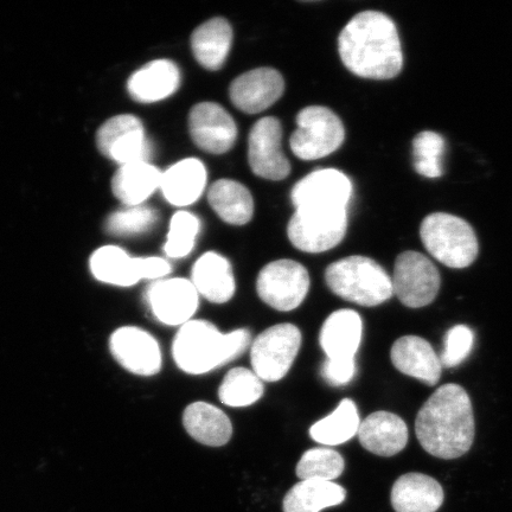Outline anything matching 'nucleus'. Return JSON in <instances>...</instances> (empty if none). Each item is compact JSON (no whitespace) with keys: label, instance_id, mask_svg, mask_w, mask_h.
<instances>
[{"label":"nucleus","instance_id":"1","mask_svg":"<svg viewBox=\"0 0 512 512\" xmlns=\"http://www.w3.org/2000/svg\"><path fill=\"white\" fill-rule=\"evenodd\" d=\"M344 66L363 79L389 80L401 73L403 54L392 18L364 11L350 19L338 38Z\"/></svg>","mask_w":512,"mask_h":512},{"label":"nucleus","instance_id":"2","mask_svg":"<svg viewBox=\"0 0 512 512\" xmlns=\"http://www.w3.org/2000/svg\"><path fill=\"white\" fill-rule=\"evenodd\" d=\"M415 433L433 457L451 460L469 452L476 428L466 390L454 383L435 390L416 416Z\"/></svg>","mask_w":512,"mask_h":512},{"label":"nucleus","instance_id":"3","mask_svg":"<svg viewBox=\"0 0 512 512\" xmlns=\"http://www.w3.org/2000/svg\"><path fill=\"white\" fill-rule=\"evenodd\" d=\"M251 339L247 329L224 335L208 320L192 319L178 330L172 343V356L184 373L203 375L240 357Z\"/></svg>","mask_w":512,"mask_h":512},{"label":"nucleus","instance_id":"4","mask_svg":"<svg viewBox=\"0 0 512 512\" xmlns=\"http://www.w3.org/2000/svg\"><path fill=\"white\" fill-rule=\"evenodd\" d=\"M330 290L347 302L374 307L393 297L392 277L367 256H348L331 264L325 271Z\"/></svg>","mask_w":512,"mask_h":512},{"label":"nucleus","instance_id":"5","mask_svg":"<svg viewBox=\"0 0 512 512\" xmlns=\"http://www.w3.org/2000/svg\"><path fill=\"white\" fill-rule=\"evenodd\" d=\"M420 236L427 252L447 267L466 268L477 259L479 245L475 230L458 216L428 215L421 223Z\"/></svg>","mask_w":512,"mask_h":512},{"label":"nucleus","instance_id":"6","mask_svg":"<svg viewBox=\"0 0 512 512\" xmlns=\"http://www.w3.org/2000/svg\"><path fill=\"white\" fill-rule=\"evenodd\" d=\"M347 229V208L307 204L297 208L288 222L287 235L299 251L323 253L339 245Z\"/></svg>","mask_w":512,"mask_h":512},{"label":"nucleus","instance_id":"7","mask_svg":"<svg viewBox=\"0 0 512 512\" xmlns=\"http://www.w3.org/2000/svg\"><path fill=\"white\" fill-rule=\"evenodd\" d=\"M297 131L290 139L292 152L299 159L317 160L331 155L345 138L342 120L324 106H309L297 115Z\"/></svg>","mask_w":512,"mask_h":512},{"label":"nucleus","instance_id":"8","mask_svg":"<svg viewBox=\"0 0 512 512\" xmlns=\"http://www.w3.org/2000/svg\"><path fill=\"white\" fill-rule=\"evenodd\" d=\"M302 347V332L290 323L261 332L251 349L253 371L261 381L277 382L290 371Z\"/></svg>","mask_w":512,"mask_h":512},{"label":"nucleus","instance_id":"9","mask_svg":"<svg viewBox=\"0 0 512 512\" xmlns=\"http://www.w3.org/2000/svg\"><path fill=\"white\" fill-rule=\"evenodd\" d=\"M309 290V272L299 262L288 259L266 265L256 280V291L262 302L280 312L296 310Z\"/></svg>","mask_w":512,"mask_h":512},{"label":"nucleus","instance_id":"10","mask_svg":"<svg viewBox=\"0 0 512 512\" xmlns=\"http://www.w3.org/2000/svg\"><path fill=\"white\" fill-rule=\"evenodd\" d=\"M91 271L101 283L115 286H133L140 280H159L172 271L162 258H131L124 249L115 246L101 247L91 258Z\"/></svg>","mask_w":512,"mask_h":512},{"label":"nucleus","instance_id":"11","mask_svg":"<svg viewBox=\"0 0 512 512\" xmlns=\"http://www.w3.org/2000/svg\"><path fill=\"white\" fill-rule=\"evenodd\" d=\"M392 281L394 294L411 309L433 303L441 284L438 268L433 262L424 254L412 251L396 258Z\"/></svg>","mask_w":512,"mask_h":512},{"label":"nucleus","instance_id":"12","mask_svg":"<svg viewBox=\"0 0 512 512\" xmlns=\"http://www.w3.org/2000/svg\"><path fill=\"white\" fill-rule=\"evenodd\" d=\"M96 145L102 155L121 165L147 162L151 157L143 123L131 114L107 120L96 134Z\"/></svg>","mask_w":512,"mask_h":512},{"label":"nucleus","instance_id":"13","mask_svg":"<svg viewBox=\"0 0 512 512\" xmlns=\"http://www.w3.org/2000/svg\"><path fill=\"white\" fill-rule=\"evenodd\" d=\"M283 126L277 118L256 121L248 138V162L252 171L268 181H283L291 172V164L281 149Z\"/></svg>","mask_w":512,"mask_h":512},{"label":"nucleus","instance_id":"14","mask_svg":"<svg viewBox=\"0 0 512 512\" xmlns=\"http://www.w3.org/2000/svg\"><path fill=\"white\" fill-rule=\"evenodd\" d=\"M145 300L158 322L182 326L194 317L200 304V294L191 280L159 279L147 287Z\"/></svg>","mask_w":512,"mask_h":512},{"label":"nucleus","instance_id":"15","mask_svg":"<svg viewBox=\"0 0 512 512\" xmlns=\"http://www.w3.org/2000/svg\"><path fill=\"white\" fill-rule=\"evenodd\" d=\"M192 140L204 152L223 155L233 149L238 138V127L226 110L215 102H201L189 114Z\"/></svg>","mask_w":512,"mask_h":512},{"label":"nucleus","instance_id":"16","mask_svg":"<svg viewBox=\"0 0 512 512\" xmlns=\"http://www.w3.org/2000/svg\"><path fill=\"white\" fill-rule=\"evenodd\" d=\"M110 348L115 360L132 374L153 376L162 369V350L156 338L136 326L113 332Z\"/></svg>","mask_w":512,"mask_h":512},{"label":"nucleus","instance_id":"17","mask_svg":"<svg viewBox=\"0 0 512 512\" xmlns=\"http://www.w3.org/2000/svg\"><path fill=\"white\" fill-rule=\"evenodd\" d=\"M285 91L283 75L273 68L253 69L236 78L229 88L230 100L243 113L258 114L277 102Z\"/></svg>","mask_w":512,"mask_h":512},{"label":"nucleus","instance_id":"18","mask_svg":"<svg viewBox=\"0 0 512 512\" xmlns=\"http://www.w3.org/2000/svg\"><path fill=\"white\" fill-rule=\"evenodd\" d=\"M352 196L350 178L336 169L313 171L294 185L292 203L298 208L307 204L348 208Z\"/></svg>","mask_w":512,"mask_h":512},{"label":"nucleus","instance_id":"19","mask_svg":"<svg viewBox=\"0 0 512 512\" xmlns=\"http://www.w3.org/2000/svg\"><path fill=\"white\" fill-rule=\"evenodd\" d=\"M363 336L362 318L354 310H338L325 320L319 343L326 361L356 362L355 356Z\"/></svg>","mask_w":512,"mask_h":512},{"label":"nucleus","instance_id":"20","mask_svg":"<svg viewBox=\"0 0 512 512\" xmlns=\"http://www.w3.org/2000/svg\"><path fill=\"white\" fill-rule=\"evenodd\" d=\"M390 357L400 373L414 377L427 386H437L443 366L426 339L418 336L401 337L394 343Z\"/></svg>","mask_w":512,"mask_h":512},{"label":"nucleus","instance_id":"21","mask_svg":"<svg viewBox=\"0 0 512 512\" xmlns=\"http://www.w3.org/2000/svg\"><path fill=\"white\" fill-rule=\"evenodd\" d=\"M408 427L399 415L375 412L361 422L358 438L367 451L380 457H393L408 443Z\"/></svg>","mask_w":512,"mask_h":512},{"label":"nucleus","instance_id":"22","mask_svg":"<svg viewBox=\"0 0 512 512\" xmlns=\"http://www.w3.org/2000/svg\"><path fill=\"white\" fill-rule=\"evenodd\" d=\"M191 283L200 296L214 304H224L234 297L236 283L232 265L219 253L208 252L195 262Z\"/></svg>","mask_w":512,"mask_h":512},{"label":"nucleus","instance_id":"23","mask_svg":"<svg viewBox=\"0 0 512 512\" xmlns=\"http://www.w3.org/2000/svg\"><path fill=\"white\" fill-rule=\"evenodd\" d=\"M444 499L443 486L437 480L415 472L396 480L390 495L395 512H437Z\"/></svg>","mask_w":512,"mask_h":512},{"label":"nucleus","instance_id":"24","mask_svg":"<svg viewBox=\"0 0 512 512\" xmlns=\"http://www.w3.org/2000/svg\"><path fill=\"white\" fill-rule=\"evenodd\" d=\"M181 85V72L170 60H157L146 64L127 82L132 99L142 104H152L169 98Z\"/></svg>","mask_w":512,"mask_h":512},{"label":"nucleus","instance_id":"25","mask_svg":"<svg viewBox=\"0 0 512 512\" xmlns=\"http://www.w3.org/2000/svg\"><path fill=\"white\" fill-rule=\"evenodd\" d=\"M206 185V166L200 159L188 158L164 172L160 189L172 206L188 207L202 196Z\"/></svg>","mask_w":512,"mask_h":512},{"label":"nucleus","instance_id":"26","mask_svg":"<svg viewBox=\"0 0 512 512\" xmlns=\"http://www.w3.org/2000/svg\"><path fill=\"white\" fill-rule=\"evenodd\" d=\"M233 43V29L227 19L216 17L203 23L191 35V49L203 68L215 72L223 67Z\"/></svg>","mask_w":512,"mask_h":512},{"label":"nucleus","instance_id":"27","mask_svg":"<svg viewBox=\"0 0 512 512\" xmlns=\"http://www.w3.org/2000/svg\"><path fill=\"white\" fill-rule=\"evenodd\" d=\"M183 425L192 439L203 445H226L233 435L232 421L207 402H195L185 408Z\"/></svg>","mask_w":512,"mask_h":512},{"label":"nucleus","instance_id":"28","mask_svg":"<svg viewBox=\"0 0 512 512\" xmlns=\"http://www.w3.org/2000/svg\"><path fill=\"white\" fill-rule=\"evenodd\" d=\"M162 172L149 162L121 165L112 182L113 194L127 207L142 206L160 188Z\"/></svg>","mask_w":512,"mask_h":512},{"label":"nucleus","instance_id":"29","mask_svg":"<svg viewBox=\"0 0 512 512\" xmlns=\"http://www.w3.org/2000/svg\"><path fill=\"white\" fill-rule=\"evenodd\" d=\"M208 201L215 213L233 226H245L253 219L254 200L251 191L233 179H220L211 185Z\"/></svg>","mask_w":512,"mask_h":512},{"label":"nucleus","instance_id":"30","mask_svg":"<svg viewBox=\"0 0 512 512\" xmlns=\"http://www.w3.org/2000/svg\"><path fill=\"white\" fill-rule=\"evenodd\" d=\"M347 498V491L335 482L310 479L302 480L287 492L284 512H320L337 507Z\"/></svg>","mask_w":512,"mask_h":512},{"label":"nucleus","instance_id":"31","mask_svg":"<svg viewBox=\"0 0 512 512\" xmlns=\"http://www.w3.org/2000/svg\"><path fill=\"white\" fill-rule=\"evenodd\" d=\"M361 422L356 403L344 399L334 412L310 428V435L320 445H342L358 434Z\"/></svg>","mask_w":512,"mask_h":512},{"label":"nucleus","instance_id":"32","mask_svg":"<svg viewBox=\"0 0 512 512\" xmlns=\"http://www.w3.org/2000/svg\"><path fill=\"white\" fill-rule=\"evenodd\" d=\"M264 395V383L253 370L235 368L228 371L219 388L223 405L234 408L248 407Z\"/></svg>","mask_w":512,"mask_h":512},{"label":"nucleus","instance_id":"33","mask_svg":"<svg viewBox=\"0 0 512 512\" xmlns=\"http://www.w3.org/2000/svg\"><path fill=\"white\" fill-rule=\"evenodd\" d=\"M344 459L328 447H316L306 451L297 465V476L302 480L319 479L334 482L344 472Z\"/></svg>","mask_w":512,"mask_h":512},{"label":"nucleus","instance_id":"34","mask_svg":"<svg viewBox=\"0 0 512 512\" xmlns=\"http://www.w3.org/2000/svg\"><path fill=\"white\" fill-rule=\"evenodd\" d=\"M445 140L437 132L424 131L413 140V164L419 175L438 178L444 175Z\"/></svg>","mask_w":512,"mask_h":512},{"label":"nucleus","instance_id":"35","mask_svg":"<svg viewBox=\"0 0 512 512\" xmlns=\"http://www.w3.org/2000/svg\"><path fill=\"white\" fill-rule=\"evenodd\" d=\"M200 229V220L194 214L178 211L170 222L168 239L164 246L165 254L174 259L185 258L194 249Z\"/></svg>","mask_w":512,"mask_h":512},{"label":"nucleus","instance_id":"36","mask_svg":"<svg viewBox=\"0 0 512 512\" xmlns=\"http://www.w3.org/2000/svg\"><path fill=\"white\" fill-rule=\"evenodd\" d=\"M157 221L156 210L142 206L127 207L108 217L106 229L115 236H131L147 232Z\"/></svg>","mask_w":512,"mask_h":512},{"label":"nucleus","instance_id":"37","mask_svg":"<svg viewBox=\"0 0 512 512\" xmlns=\"http://www.w3.org/2000/svg\"><path fill=\"white\" fill-rule=\"evenodd\" d=\"M473 344L475 335L469 326L457 325L448 330L444 350L439 356L441 366L447 369L458 367L470 356Z\"/></svg>","mask_w":512,"mask_h":512},{"label":"nucleus","instance_id":"38","mask_svg":"<svg viewBox=\"0 0 512 512\" xmlns=\"http://www.w3.org/2000/svg\"><path fill=\"white\" fill-rule=\"evenodd\" d=\"M356 374V362L325 361L322 367L323 379L334 387L347 386Z\"/></svg>","mask_w":512,"mask_h":512}]
</instances>
